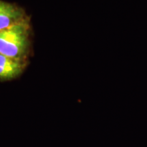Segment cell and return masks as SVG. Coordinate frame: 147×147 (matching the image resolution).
<instances>
[{"instance_id":"cell-1","label":"cell","mask_w":147,"mask_h":147,"mask_svg":"<svg viewBox=\"0 0 147 147\" xmlns=\"http://www.w3.org/2000/svg\"><path fill=\"white\" fill-rule=\"evenodd\" d=\"M29 25L27 18L0 31V54L23 59L29 47Z\"/></svg>"},{"instance_id":"cell-3","label":"cell","mask_w":147,"mask_h":147,"mask_svg":"<svg viewBox=\"0 0 147 147\" xmlns=\"http://www.w3.org/2000/svg\"><path fill=\"white\" fill-rule=\"evenodd\" d=\"M25 63L21 59L10 58L0 54V80L15 78L25 68Z\"/></svg>"},{"instance_id":"cell-2","label":"cell","mask_w":147,"mask_h":147,"mask_svg":"<svg viewBox=\"0 0 147 147\" xmlns=\"http://www.w3.org/2000/svg\"><path fill=\"white\" fill-rule=\"evenodd\" d=\"M25 18V14L21 8L14 3L0 0V31Z\"/></svg>"}]
</instances>
